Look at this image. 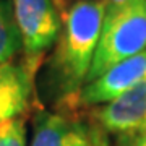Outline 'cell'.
I'll list each match as a JSON object with an SVG mask.
<instances>
[{
    "mask_svg": "<svg viewBox=\"0 0 146 146\" xmlns=\"http://www.w3.org/2000/svg\"><path fill=\"white\" fill-rule=\"evenodd\" d=\"M104 18V0H78L62 15V29L49 68L50 88L60 99H76L86 84Z\"/></svg>",
    "mask_w": 146,
    "mask_h": 146,
    "instance_id": "1",
    "label": "cell"
},
{
    "mask_svg": "<svg viewBox=\"0 0 146 146\" xmlns=\"http://www.w3.org/2000/svg\"><path fill=\"white\" fill-rule=\"evenodd\" d=\"M143 50H146V0L117 11H106L86 83Z\"/></svg>",
    "mask_w": 146,
    "mask_h": 146,
    "instance_id": "2",
    "label": "cell"
},
{
    "mask_svg": "<svg viewBox=\"0 0 146 146\" xmlns=\"http://www.w3.org/2000/svg\"><path fill=\"white\" fill-rule=\"evenodd\" d=\"M11 5L25 50V65L36 73L44 54L57 42L62 15L54 0H13Z\"/></svg>",
    "mask_w": 146,
    "mask_h": 146,
    "instance_id": "3",
    "label": "cell"
},
{
    "mask_svg": "<svg viewBox=\"0 0 146 146\" xmlns=\"http://www.w3.org/2000/svg\"><path fill=\"white\" fill-rule=\"evenodd\" d=\"M29 146H109V141L99 123L62 112H41L34 120Z\"/></svg>",
    "mask_w": 146,
    "mask_h": 146,
    "instance_id": "4",
    "label": "cell"
},
{
    "mask_svg": "<svg viewBox=\"0 0 146 146\" xmlns=\"http://www.w3.org/2000/svg\"><path fill=\"white\" fill-rule=\"evenodd\" d=\"M146 76V50L117 63L101 75L99 78L86 83L76 96L80 106H102L125 93L133 84Z\"/></svg>",
    "mask_w": 146,
    "mask_h": 146,
    "instance_id": "5",
    "label": "cell"
},
{
    "mask_svg": "<svg viewBox=\"0 0 146 146\" xmlns=\"http://www.w3.org/2000/svg\"><path fill=\"white\" fill-rule=\"evenodd\" d=\"M94 119L109 133H135L146 120V76L125 93L94 110Z\"/></svg>",
    "mask_w": 146,
    "mask_h": 146,
    "instance_id": "6",
    "label": "cell"
},
{
    "mask_svg": "<svg viewBox=\"0 0 146 146\" xmlns=\"http://www.w3.org/2000/svg\"><path fill=\"white\" fill-rule=\"evenodd\" d=\"M34 73L25 63L0 65V125L25 114L31 104Z\"/></svg>",
    "mask_w": 146,
    "mask_h": 146,
    "instance_id": "7",
    "label": "cell"
},
{
    "mask_svg": "<svg viewBox=\"0 0 146 146\" xmlns=\"http://www.w3.org/2000/svg\"><path fill=\"white\" fill-rule=\"evenodd\" d=\"M21 49V36L13 15V5L0 0V65L10 62Z\"/></svg>",
    "mask_w": 146,
    "mask_h": 146,
    "instance_id": "8",
    "label": "cell"
},
{
    "mask_svg": "<svg viewBox=\"0 0 146 146\" xmlns=\"http://www.w3.org/2000/svg\"><path fill=\"white\" fill-rule=\"evenodd\" d=\"M0 146H26L25 119H13L0 125Z\"/></svg>",
    "mask_w": 146,
    "mask_h": 146,
    "instance_id": "9",
    "label": "cell"
},
{
    "mask_svg": "<svg viewBox=\"0 0 146 146\" xmlns=\"http://www.w3.org/2000/svg\"><path fill=\"white\" fill-rule=\"evenodd\" d=\"M117 146H146V131H135L120 135Z\"/></svg>",
    "mask_w": 146,
    "mask_h": 146,
    "instance_id": "10",
    "label": "cell"
},
{
    "mask_svg": "<svg viewBox=\"0 0 146 146\" xmlns=\"http://www.w3.org/2000/svg\"><path fill=\"white\" fill-rule=\"evenodd\" d=\"M138 2H143V0H104L106 11L122 10V8H127V7H130V5H135Z\"/></svg>",
    "mask_w": 146,
    "mask_h": 146,
    "instance_id": "11",
    "label": "cell"
},
{
    "mask_svg": "<svg viewBox=\"0 0 146 146\" xmlns=\"http://www.w3.org/2000/svg\"><path fill=\"white\" fill-rule=\"evenodd\" d=\"M54 3L57 7V10L60 11V15H63L70 7V0H54Z\"/></svg>",
    "mask_w": 146,
    "mask_h": 146,
    "instance_id": "12",
    "label": "cell"
},
{
    "mask_svg": "<svg viewBox=\"0 0 146 146\" xmlns=\"http://www.w3.org/2000/svg\"><path fill=\"white\" fill-rule=\"evenodd\" d=\"M138 131H146V120L143 122V123H141V127L138 128Z\"/></svg>",
    "mask_w": 146,
    "mask_h": 146,
    "instance_id": "13",
    "label": "cell"
}]
</instances>
